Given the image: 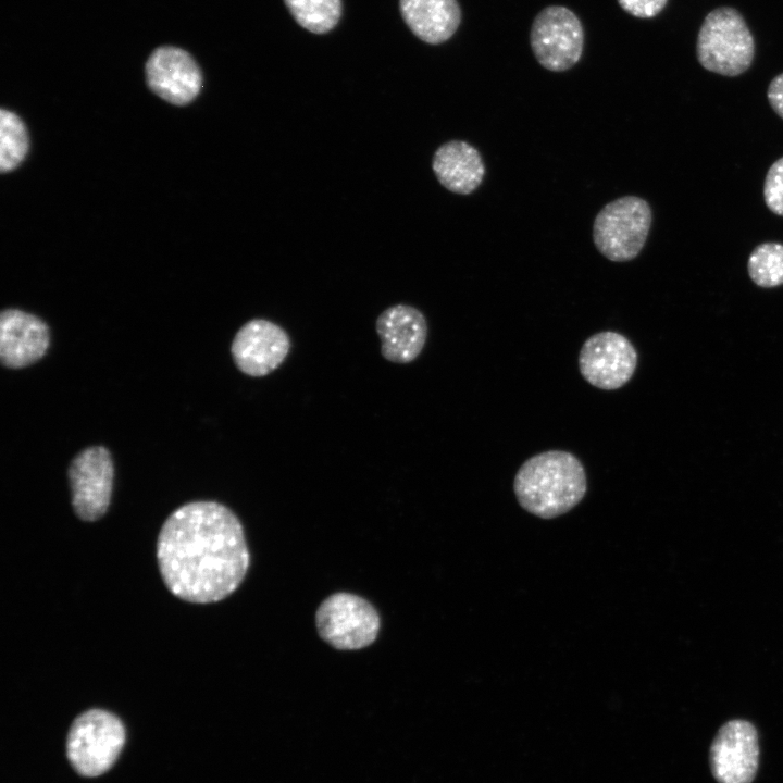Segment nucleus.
<instances>
[{"label":"nucleus","instance_id":"2eb2a0df","mask_svg":"<svg viewBox=\"0 0 783 783\" xmlns=\"http://www.w3.org/2000/svg\"><path fill=\"white\" fill-rule=\"evenodd\" d=\"M432 167L438 182L459 195L473 192L485 175L480 152L463 140H450L439 146L434 153Z\"/></svg>","mask_w":783,"mask_h":783},{"label":"nucleus","instance_id":"a211bd4d","mask_svg":"<svg viewBox=\"0 0 783 783\" xmlns=\"http://www.w3.org/2000/svg\"><path fill=\"white\" fill-rule=\"evenodd\" d=\"M747 270L760 287L783 285V244L767 241L756 246L748 257Z\"/></svg>","mask_w":783,"mask_h":783},{"label":"nucleus","instance_id":"423d86ee","mask_svg":"<svg viewBox=\"0 0 783 783\" xmlns=\"http://www.w3.org/2000/svg\"><path fill=\"white\" fill-rule=\"evenodd\" d=\"M315 624L327 644L340 650H355L376 639L381 622L368 600L350 593H336L319 606Z\"/></svg>","mask_w":783,"mask_h":783},{"label":"nucleus","instance_id":"4be33fe9","mask_svg":"<svg viewBox=\"0 0 783 783\" xmlns=\"http://www.w3.org/2000/svg\"><path fill=\"white\" fill-rule=\"evenodd\" d=\"M767 98L772 110L783 119V73L776 75L770 82Z\"/></svg>","mask_w":783,"mask_h":783},{"label":"nucleus","instance_id":"9b49d317","mask_svg":"<svg viewBox=\"0 0 783 783\" xmlns=\"http://www.w3.org/2000/svg\"><path fill=\"white\" fill-rule=\"evenodd\" d=\"M290 347V337L281 325L265 319H252L236 333L231 352L240 372L261 377L282 365Z\"/></svg>","mask_w":783,"mask_h":783},{"label":"nucleus","instance_id":"f8f14e48","mask_svg":"<svg viewBox=\"0 0 783 783\" xmlns=\"http://www.w3.org/2000/svg\"><path fill=\"white\" fill-rule=\"evenodd\" d=\"M146 77L154 94L176 105L191 102L201 88V73L195 60L175 47H160L151 53Z\"/></svg>","mask_w":783,"mask_h":783},{"label":"nucleus","instance_id":"aec40b11","mask_svg":"<svg viewBox=\"0 0 783 783\" xmlns=\"http://www.w3.org/2000/svg\"><path fill=\"white\" fill-rule=\"evenodd\" d=\"M763 199L771 212L783 216V157L772 163L766 174Z\"/></svg>","mask_w":783,"mask_h":783},{"label":"nucleus","instance_id":"39448f33","mask_svg":"<svg viewBox=\"0 0 783 783\" xmlns=\"http://www.w3.org/2000/svg\"><path fill=\"white\" fill-rule=\"evenodd\" d=\"M125 742V729L113 713L90 709L72 723L67 741V758L85 776L105 772L115 762Z\"/></svg>","mask_w":783,"mask_h":783},{"label":"nucleus","instance_id":"f257e3e1","mask_svg":"<svg viewBox=\"0 0 783 783\" xmlns=\"http://www.w3.org/2000/svg\"><path fill=\"white\" fill-rule=\"evenodd\" d=\"M239 519L215 501L181 506L163 523L157 561L165 586L177 598L211 604L233 594L249 568Z\"/></svg>","mask_w":783,"mask_h":783},{"label":"nucleus","instance_id":"412c9836","mask_svg":"<svg viewBox=\"0 0 783 783\" xmlns=\"http://www.w3.org/2000/svg\"><path fill=\"white\" fill-rule=\"evenodd\" d=\"M668 0H618L619 5L629 14L639 18L658 15Z\"/></svg>","mask_w":783,"mask_h":783},{"label":"nucleus","instance_id":"f03ea898","mask_svg":"<svg viewBox=\"0 0 783 783\" xmlns=\"http://www.w3.org/2000/svg\"><path fill=\"white\" fill-rule=\"evenodd\" d=\"M513 489L520 506L542 519L567 513L585 496L587 481L571 452L549 450L527 459L518 470Z\"/></svg>","mask_w":783,"mask_h":783},{"label":"nucleus","instance_id":"9d476101","mask_svg":"<svg viewBox=\"0 0 783 783\" xmlns=\"http://www.w3.org/2000/svg\"><path fill=\"white\" fill-rule=\"evenodd\" d=\"M709 763L718 783H751L759 763L758 733L754 724L742 719L724 723L711 743Z\"/></svg>","mask_w":783,"mask_h":783},{"label":"nucleus","instance_id":"6e6552de","mask_svg":"<svg viewBox=\"0 0 783 783\" xmlns=\"http://www.w3.org/2000/svg\"><path fill=\"white\" fill-rule=\"evenodd\" d=\"M637 353L620 333L606 331L591 336L582 346L579 368L593 386L613 390L625 385L636 369Z\"/></svg>","mask_w":783,"mask_h":783},{"label":"nucleus","instance_id":"f3484780","mask_svg":"<svg viewBox=\"0 0 783 783\" xmlns=\"http://www.w3.org/2000/svg\"><path fill=\"white\" fill-rule=\"evenodd\" d=\"M296 22L309 32L323 34L337 24L340 0H284Z\"/></svg>","mask_w":783,"mask_h":783},{"label":"nucleus","instance_id":"1a4fd4ad","mask_svg":"<svg viewBox=\"0 0 783 783\" xmlns=\"http://www.w3.org/2000/svg\"><path fill=\"white\" fill-rule=\"evenodd\" d=\"M113 463L101 446L79 452L69 468L72 506L84 521H96L108 510L113 486Z\"/></svg>","mask_w":783,"mask_h":783},{"label":"nucleus","instance_id":"0eeeda50","mask_svg":"<svg viewBox=\"0 0 783 783\" xmlns=\"http://www.w3.org/2000/svg\"><path fill=\"white\" fill-rule=\"evenodd\" d=\"M530 42L537 62L543 67L563 72L574 66L582 55L583 26L570 9L550 5L534 18Z\"/></svg>","mask_w":783,"mask_h":783},{"label":"nucleus","instance_id":"ddd939ff","mask_svg":"<svg viewBox=\"0 0 783 783\" xmlns=\"http://www.w3.org/2000/svg\"><path fill=\"white\" fill-rule=\"evenodd\" d=\"M381 353L389 362L407 364L422 352L427 338L424 314L413 306L398 303L385 309L376 319Z\"/></svg>","mask_w":783,"mask_h":783},{"label":"nucleus","instance_id":"4468645a","mask_svg":"<svg viewBox=\"0 0 783 783\" xmlns=\"http://www.w3.org/2000/svg\"><path fill=\"white\" fill-rule=\"evenodd\" d=\"M49 346V330L39 318L17 309H7L0 316V358L11 369L38 361Z\"/></svg>","mask_w":783,"mask_h":783},{"label":"nucleus","instance_id":"6ab92c4d","mask_svg":"<svg viewBox=\"0 0 783 783\" xmlns=\"http://www.w3.org/2000/svg\"><path fill=\"white\" fill-rule=\"evenodd\" d=\"M28 149L26 128L14 113L0 112V169L9 172L15 169L25 158Z\"/></svg>","mask_w":783,"mask_h":783},{"label":"nucleus","instance_id":"7ed1b4c3","mask_svg":"<svg viewBox=\"0 0 783 783\" xmlns=\"http://www.w3.org/2000/svg\"><path fill=\"white\" fill-rule=\"evenodd\" d=\"M696 55L709 72L731 77L746 72L754 61L755 41L743 15L731 7L709 12L697 35Z\"/></svg>","mask_w":783,"mask_h":783},{"label":"nucleus","instance_id":"dca6fc26","mask_svg":"<svg viewBox=\"0 0 783 783\" xmlns=\"http://www.w3.org/2000/svg\"><path fill=\"white\" fill-rule=\"evenodd\" d=\"M399 5L411 32L427 44L448 40L461 22L457 0H400Z\"/></svg>","mask_w":783,"mask_h":783},{"label":"nucleus","instance_id":"20e7f679","mask_svg":"<svg viewBox=\"0 0 783 783\" xmlns=\"http://www.w3.org/2000/svg\"><path fill=\"white\" fill-rule=\"evenodd\" d=\"M652 212L641 197L624 196L607 203L596 215L593 239L598 251L614 262L636 258L649 234Z\"/></svg>","mask_w":783,"mask_h":783}]
</instances>
